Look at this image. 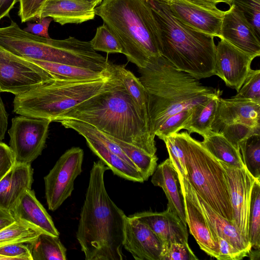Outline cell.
<instances>
[{
    "mask_svg": "<svg viewBox=\"0 0 260 260\" xmlns=\"http://www.w3.org/2000/svg\"><path fill=\"white\" fill-rule=\"evenodd\" d=\"M109 168L93 162L82 206L76 238L86 260H122L127 216L110 198L104 174Z\"/></svg>",
    "mask_w": 260,
    "mask_h": 260,
    "instance_id": "6da1fadb",
    "label": "cell"
},
{
    "mask_svg": "<svg viewBox=\"0 0 260 260\" xmlns=\"http://www.w3.org/2000/svg\"><path fill=\"white\" fill-rule=\"evenodd\" d=\"M65 119L83 121L150 155H156L155 136L149 119L135 105L122 81L77 105L54 121Z\"/></svg>",
    "mask_w": 260,
    "mask_h": 260,
    "instance_id": "7a4b0ae2",
    "label": "cell"
},
{
    "mask_svg": "<svg viewBox=\"0 0 260 260\" xmlns=\"http://www.w3.org/2000/svg\"><path fill=\"white\" fill-rule=\"evenodd\" d=\"M138 69L139 79L147 93L150 124L154 135L169 117L222 94L219 88L204 85L199 79L178 70L161 55Z\"/></svg>",
    "mask_w": 260,
    "mask_h": 260,
    "instance_id": "3957f363",
    "label": "cell"
},
{
    "mask_svg": "<svg viewBox=\"0 0 260 260\" xmlns=\"http://www.w3.org/2000/svg\"><path fill=\"white\" fill-rule=\"evenodd\" d=\"M95 14L117 39L122 54L138 68L160 53V31L145 0H103Z\"/></svg>",
    "mask_w": 260,
    "mask_h": 260,
    "instance_id": "277c9868",
    "label": "cell"
},
{
    "mask_svg": "<svg viewBox=\"0 0 260 260\" xmlns=\"http://www.w3.org/2000/svg\"><path fill=\"white\" fill-rule=\"evenodd\" d=\"M147 1L159 25L161 55L198 79L215 75L214 37L180 22L161 0Z\"/></svg>",
    "mask_w": 260,
    "mask_h": 260,
    "instance_id": "5b68a950",
    "label": "cell"
},
{
    "mask_svg": "<svg viewBox=\"0 0 260 260\" xmlns=\"http://www.w3.org/2000/svg\"><path fill=\"white\" fill-rule=\"evenodd\" d=\"M122 83L119 65L106 77L87 80H52L15 95L13 112L51 122L89 98Z\"/></svg>",
    "mask_w": 260,
    "mask_h": 260,
    "instance_id": "8992f818",
    "label": "cell"
},
{
    "mask_svg": "<svg viewBox=\"0 0 260 260\" xmlns=\"http://www.w3.org/2000/svg\"><path fill=\"white\" fill-rule=\"evenodd\" d=\"M174 134L184 153L186 171L185 178L211 208L233 221L226 174L220 162L187 132Z\"/></svg>",
    "mask_w": 260,
    "mask_h": 260,
    "instance_id": "52a82bcc",
    "label": "cell"
},
{
    "mask_svg": "<svg viewBox=\"0 0 260 260\" xmlns=\"http://www.w3.org/2000/svg\"><path fill=\"white\" fill-rule=\"evenodd\" d=\"M0 46L11 53L25 59L74 65L78 48L71 37L55 40L24 31L13 20L0 27Z\"/></svg>",
    "mask_w": 260,
    "mask_h": 260,
    "instance_id": "ba28073f",
    "label": "cell"
},
{
    "mask_svg": "<svg viewBox=\"0 0 260 260\" xmlns=\"http://www.w3.org/2000/svg\"><path fill=\"white\" fill-rule=\"evenodd\" d=\"M211 131L223 135L239 150L241 142L260 135V102L220 97Z\"/></svg>",
    "mask_w": 260,
    "mask_h": 260,
    "instance_id": "9c48e42d",
    "label": "cell"
},
{
    "mask_svg": "<svg viewBox=\"0 0 260 260\" xmlns=\"http://www.w3.org/2000/svg\"><path fill=\"white\" fill-rule=\"evenodd\" d=\"M51 122L47 119L23 115L12 119L8 131L9 147L16 162L31 164L41 155L46 145Z\"/></svg>",
    "mask_w": 260,
    "mask_h": 260,
    "instance_id": "30bf717a",
    "label": "cell"
},
{
    "mask_svg": "<svg viewBox=\"0 0 260 260\" xmlns=\"http://www.w3.org/2000/svg\"><path fill=\"white\" fill-rule=\"evenodd\" d=\"M84 151L79 147L66 150L44 177L45 198L49 210L54 211L70 197L74 181L82 172Z\"/></svg>",
    "mask_w": 260,
    "mask_h": 260,
    "instance_id": "8fae6325",
    "label": "cell"
},
{
    "mask_svg": "<svg viewBox=\"0 0 260 260\" xmlns=\"http://www.w3.org/2000/svg\"><path fill=\"white\" fill-rule=\"evenodd\" d=\"M180 22L197 31L220 38L225 11L194 0H161Z\"/></svg>",
    "mask_w": 260,
    "mask_h": 260,
    "instance_id": "7c38bea8",
    "label": "cell"
},
{
    "mask_svg": "<svg viewBox=\"0 0 260 260\" xmlns=\"http://www.w3.org/2000/svg\"><path fill=\"white\" fill-rule=\"evenodd\" d=\"M52 80L39 66L24 58L0 57V91L15 95L25 92L43 83Z\"/></svg>",
    "mask_w": 260,
    "mask_h": 260,
    "instance_id": "4fadbf2b",
    "label": "cell"
},
{
    "mask_svg": "<svg viewBox=\"0 0 260 260\" xmlns=\"http://www.w3.org/2000/svg\"><path fill=\"white\" fill-rule=\"evenodd\" d=\"M220 162L226 174L233 209V221L241 234L249 241L248 216L251 190L255 179L245 167L235 168Z\"/></svg>",
    "mask_w": 260,
    "mask_h": 260,
    "instance_id": "5bb4252c",
    "label": "cell"
},
{
    "mask_svg": "<svg viewBox=\"0 0 260 260\" xmlns=\"http://www.w3.org/2000/svg\"><path fill=\"white\" fill-rule=\"evenodd\" d=\"M255 55L244 52L220 39L216 45L215 74L225 85L239 91L251 69Z\"/></svg>",
    "mask_w": 260,
    "mask_h": 260,
    "instance_id": "9a60e30c",
    "label": "cell"
},
{
    "mask_svg": "<svg viewBox=\"0 0 260 260\" xmlns=\"http://www.w3.org/2000/svg\"><path fill=\"white\" fill-rule=\"evenodd\" d=\"M58 122L83 136L91 150L111 170L113 174L127 180L143 183L144 179L139 170L127 163L100 142L85 126L82 121L65 119Z\"/></svg>",
    "mask_w": 260,
    "mask_h": 260,
    "instance_id": "2e32d148",
    "label": "cell"
},
{
    "mask_svg": "<svg viewBox=\"0 0 260 260\" xmlns=\"http://www.w3.org/2000/svg\"><path fill=\"white\" fill-rule=\"evenodd\" d=\"M123 247L136 260H160L163 245L152 230L145 223L127 216Z\"/></svg>",
    "mask_w": 260,
    "mask_h": 260,
    "instance_id": "e0dca14e",
    "label": "cell"
},
{
    "mask_svg": "<svg viewBox=\"0 0 260 260\" xmlns=\"http://www.w3.org/2000/svg\"><path fill=\"white\" fill-rule=\"evenodd\" d=\"M222 39L238 49L255 55H260V37L242 12L235 5L225 11L220 29Z\"/></svg>",
    "mask_w": 260,
    "mask_h": 260,
    "instance_id": "ac0fdd59",
    "label": "cell"
},
{
    "mask_svg": "<svg viewBox=\"0 0 260 260\" xmlns=\"http://www.w3.org/2000/svg\"><path fill=\"white\" fill-rule=\"evenodd\" d=\"M184 197L186 223L200 248L208 255L217 258V245L210 226L197 202L191 187L185 178L180 179Z\"/></svg>",
    "mask_w": 260,
    "mask_h": 260,
    "instance_id": "d6986e66",
    "label": "cell"
},
{
    "mask_svg": "<svg viewBox=\"0 0 260 260\" xmlns=\"http://www.w3.org/2000/svg\"><path fill=\"white\" fill-rule=\"evenodd\" d=\"M131 215L152 230L161 242L163 248L173 243H188L187 225L168 208L161 212L144 211Z\"/></svg>",
    "mask_w": 260,
    "mask_h": 260,
    "instance_id": "ffe728a7",
    "label": "cell"
},
{
    "mask_svg": "<svg viewBox=\"0 0 260 260\" xmlns=\"http://www.w3.org/2000/svg\"><path fill=\"white\" fill-rule=\"evenodd\" d=\"M95 6L82 0H46L37 19L50 17L61 25L80 24L94 19Z\"/></svg>",
    "mask_w": 260,
    "mask_h": 260,
    "instance_id": "44dd1931",
    "label": "cell"
},
{
    "mask_svg": "<svg viewBox=\"0 0 260 260\" xmlns=\"http://www.w3.org/2000/svg\"><path fill=\"white\" fill-rule=\"evenodd\" d=\"M151 182L161 187L168 199L169 209L187 225L184 197L178 173L169 157L156 167Z\"/></svg>",
    "mask_w": 260,
    "mask_h": 260,
    "instance_id": "7402d4cb",
    "label": "cell"
},
{
    "mask_svg": "<svg viewBox=\"0 0 260 260\" xmlns=\"http://www.w3.org/2000/svg\"><path fill=\"white\" fill-rule=\"evenodd\" d=\"M30 164L16 162L0 180V208L11 212L24 192L31 189Z\"/></svg>",
    "mask_w": 260,
    "mask_h": 260,
    "instance_id": "603a6c76",
    "label": "cell"
},
{
    "mask_svg": "<svg viewBox=\"0 0 260 260\" xmlns=\"http://www.w3.org/2000/svg\"><path fill=\"white\" fill-rule=\"evenodd\" d=\"M10 212L16 221L30 225L42 233L59 236L51 217L31 189L24 192Z\"/></svg>",
    "mask_w": 260,
    "mask_h": 260,
    "instance_id": "cb8c5ba5",
    "label": "cell"
},
{
    "mask_svg": "<svg viewBox=\"0 0 260 260\" xmlns=\"http://www.w3.org/2000/svg\"><path fill=\"white\" fill-rule=\"evenodd\" d=\"M191 188L210 230L234 247L248 254L251 249V244L241 234L234 222L214 210Z\"/></svg>",
    "mask_w": 260,
    "mask_h": 260,
    "instance_id": "d4e9b609",
    "label": "cell"
},
{
    "mask_svg": "<svg viewBox=\"0 0 260 260\" xmlns=\"http://www.w3.org/2000/svg\"><path fill=\"white\" fill-rule=\"evenodd\" d=\"M203 137L204 140L201 143L217 160L231 167H244L239 150L223 135L210 131Z\"/></svg>",
    "mask_w": 260,
    "mask_h": 260,
    "instance_id": "484cf974",
    "label": "cell"
},
{
    "mask_svg": "<svg viewBox=\"0 0 260 260\" xmlns=\"http://www.w3.org/2000/svg\"><path fill=\"white\" fill-rule=\"evenodd\" d=\"M221 95H215L194 106L183 129H186L189 134L196 133L202 137L211 131L217 101Z\"/></svg>",
    "mask_w": 260,
    "mask_h": 260,
    "instance_id": "4316f807",
    "label": "cell"
},
{
    "mask_svg": "<svg viewBox=\"0 0 260 260\" xmlns=\"http://www.w3.org/2000/svg\"><path fill=\"white\" fill-rule=\"evenodd\" d=\"M27 244L32 260L67 259V249L59 236L41 233L36 239Z\"/></svg>",
    "mask_w": 260,
    "mask_h": 260,
    "instance_id": "83f0119b",
    "label": "cell"
},
{
    "mask_svg": "<svg viewBox=\"0 0 260 260\" xmlns=\"http://www.w3.org/2000/svg\"><path fill=\"white\" fill-rule=\"evenodd\" d=\"M248 239L251 249H260V180L253 184L248 216Z\"/></svg>",
    "mask_w": 260,
    "mask_h": 260,
    "instance_id": "f1b7e54d",
    "label": "cell"
},
{
    "mask_svg": "<svg viewBox=\"0 0 260 260\" xmlns=\"http://www.w3.org/2000/svg\"><path fill=\"white\" fill-rule=\"evenodd\" d=\"M244 167L255 179L260 180V135H254L239 144Z\"/></svg>",
    "mask_w": 260,
    "mask_h": 260,
    "instance_id": "f546056e",
    "label": "cell"
},
{
    "mask_svg": "<svg viewBox=\"0 0 260 260\" xmlns=\"http://www.w3.org/2000/svg\"><path fill=\"white\" fill-rule=\"evenodd\" d=\"M119 70L124 88L135 105L149 119L148 96L143 84L139 78L124 66L119 65Z\"/></svg>",
    "mask_w": 260,
    "mask_h": 260,
    "instance_id": "4dcf8cb0",
    "label": "cell"
},
{
    "mask_svg": "<svg viewBox=\"0 0 260 260\" xmlns=\"http://www.w3.org/2000/svg\"><path fill=\"white\" fill-rule=\"evenodd\" d=\"M42 233L21 222L15 221L0 231V246L14 243H29Z\"/></svg>",
    "mask_w": 260,
    "mask_h": 260,
    "instance_id": "1f68e13d",
    "label": "cell"
},
{
    "mask_svg": "<svg viewBox=\"0 0 260 260\" xmlns=\"http://www.w3.org/2000/svg\"><path fill=\"white\" fill-rule=\"evenodd\" d=\"M90 42L92 48L96 51L122 53L120 44L104 23L97 28L95 35Z\"/></svg>",
    "mask_w": 260,
    "mask_h": 260,
    "instance_id": "d6a6232c",
    "label": "cell"
},
{
    "mask_svg": "<svg viewBox=\"0 0 260 260\" xmlns=\"http://www.w3.org/2000/svg\"><path fill=\"white\" fill-rule=\"evenodd\" d=\"M231 98L260 102V70L251 69L237 94Z\"/></svg>",
    "mask_w": 260,
    "mask_h": 260,
    "instance_id": "836d02e7",
    "label": "cell"
},
{
    "mask_svg": "<svg viewBox=\"0 0 260 260\" xmlns=\"http://www.w3.org/2000/svg\"><path fill=\"white\" fill-rule=\"evenodd\" d=\"M165 143L166 148L174 167L176 169L179 179L185 178L186 171L184 155L181 146L174 134H172L161 139Z\"/></svg>",
    "mask_w": 260,
    "mask_h": 260,
    "instance_id": "e575fe53",
    "label": "cell"
},
{
    "mask_svg": "<svg viewBox=\"0 0 260 260\" xmlns=\"http://www.w3.org/2000/svg\"><path fill=\"white\" fill-rule=\"evenodd\" d=\"M260 37V0H232Z\"/></svg>",
    "mask_w": 260,
    "mask_h": 260,
    "instance_id": "d590c367",
    "label": "cell"
},
{
    "mask_svg": "<svg viewBox=\"0 0 260 260\" xmlns=\"http://www.w3.org/2000/svg\"><path fill=\"white\" fill-rule=\"evenodd\" d=\"M191 110L192 109L184 111L168 118L155 132V136H157L161 140L163 138L172 134L178 133L183 128L186 122L189 119Z\"/></svg>",
    "mask_w": 260,
    "mask_h": 260,
    "instance_id": "8d00e7d4",
    "label": "cell"
},
{
    "mask_svg": "<svg viewBox=\"0 0 260 260\" xmlns=\"http://www.w3.org/2000/svg\"><path fill=\"white\" fill-rule=\"evenodd\" d=\"M188 243H173L163 248L160 260H197Z\"/></svg>",
    "mask_w": 260,
    "mask_h": 260,
    "instance_id": "74e56055",
    "label": "cell"
},
{
    "mask_svg": "<svg viewBox=\"0 0 260 260\" xmlns=\"http://www.w3.org/2000/svg\"><path fill=\"white\" fill-rule=\"evenodd\" d=\"M19 243L0 246V260H32L28 245Z\"/></svg>",
    "mask_w": 260,
    "mask_h": 260,
    "instance_id": "f35d334b",
    "label": "cell"
},
{
    "mask_svg": "<svg viewBox=\"0 0 260 260\" xmlns=\"http://www.w3.org/2000/svg\"><path fill=\"white\" fill-rule=\"evenodd\" d=\"M213 239L217 245L218 260H240L248 256V253L232 245L225 239L219 237L211 230Z\"/></svg>",
    "mask_w": 260,
    "mask_h": 260,
    "instance_id": "ab89813d",
    "label": "cell"
},
{
    "mask_svg": "<svg viewBox=\"0 0 260 260\" xmlns=\"http://www.w3.org/2000/svg\"><path fill=\"white\" fill-rule=\"evenodd\" d=\"M46 0H19L18 16L21 22L37 19Z\"/></svg>",
    "mask_w": 260,
    "mask_h": 260,
    "instance_id": "60d3db41",
    "label": "cell"
},
{
    "mask_svg": "<svg viewBox=\"0 0 260 260\" xmlns=\"http://www.w3.org/2000/svg\"><path fill=\"white\" fill-rule=\"evenodd\" d=\"M15 163V160L9 146L0 142V180Z\"/></svg>",
    "mask_w": 260,
    "mask_h": 260,
    "instance_id": "b9f144b4",
    "label": "cell"
},
{
    "mask_svg": "<svg viewBox=\"0 0 260 260\" xmlns=\"http://www.w3.org/2000/svg\"><path fill=\"white\" fill-rule=\"evenodd\" d=\"M52 20L50 17L41 18L36 23H27V26L23 30L37 36L50 38L48 28Z\"/></svg>",
    "mask_w": 260,
    "mask_h": 260,
    "instance_id": "7bdbcfd3",
    "label": "cell"
},
{
    "mask_svg": "<svg viewBox=\"0 0 260 260\" xmlns=\"http://www.w3.org/2000/svg\"><path fill=\"white\" fill-rule=\"evenodd\" d=\"M8 115L6 111L4 104L0 93V142L5 138V133L8 127Z\"/></svg>",
    "mask_w": 260,
    "mask_h": 260,
    "instance_id": "ee69618b",
    "label": "cell"
},
{
    "mask_svg": "<svg viewBox=\"0 0 260 260\" xmlns=\"http://www.w3.org/2000/svg\"><path fill=\"white\" fill-rule=\"evenodd\" d=\"M19 0H0V20L8 16Z\"/></svg>",
    "mask_w": 260,
    "mask_h": 260,
    "instance_id": "f6af8a7d",
    "label": "cell"
},
{
    "mask_svg": "<svg viewBox=\"0 0 260 260\" xmlns=\"http://www.w3.org/2000/svg\"><path fill=\"white\" fill-rule=\"evenodd\" d=\"M15 221L10 212L0 208V231Z\"/></svg>",
    "mask_w": 260,
    "mask_h": 260,
    "instance_id": "bcb514c9",
    "label": "cell"
},
{
    "mask_svg": "<svg viewBox=\"0 0 260 260\" xmlns=\"http://www.w3.org/2000/svg\"><path fill=\"white\" fill-rule=\"evenodd\" d=\"M198 2L206 4L208 5L217 6V5L220 3H225L229 6L231 5V3L228 0H194Z\"/></svg>",
    "mask_w": 260,
    "mask_h": 260,
    "instance_id": "7dc6e473",
    "label": "cell"
},
{
    "mask_svg": "<svg viewBox=\"0 0 260 260\" xmlns=\"http://www.w3.org/2000/svg\"><path fill=\"white\" fill-rule=\"evenodd\" d=\"M82 1H87V2H90V3H93L95 6H96L99 4H100L102 3L103 0H82Z\"/></svg>",
    "mask_w": 260,
    "mask_h": 260,
    "instance_id": "c3c4849f",
    "label": "cell"
},
{
    "mask_svg": "<svg viewBox=\"0 0 260 260\" xmlns=\"http://www.w3.org/2000/svg\"><path fill=\"white\" fill-rule=\"evenodd\" d=\"M230 3L231 4L232 3V0H228Z\"/></svg>",
    "mask_w": 260,
    "mask_h": 260,
    "instance_id": "681fc988",
    "label": "cell"
},
{
    "mask_svg": "<svg viewBox=\"0 0 260 260\" xmlns=\"http://www.w3.org/2000/svg\"><path fill=\"white\" fill-rule=\"evenodd\" d=\"M145 1H148V0H145Z\"/></svg>",
    "mask_w": 260,
    "mask_h": 260,
    "instance_id": "f907efd6",
    "label": "cell"
},
{
    "mask_svg": "<svg viewBox=\"0 0 260 260\" xmlns=\"http://www.w3.org/2000/svg\"><path fill=\"white\" fill-rule=\"evenodd\" d=\"M1 91H0V93H1Z\"/></svg>",
    "mask_w": 260,
    "mask_h": 260,
    "instance_id": "816d5d0a",
    "label": "cell"
}]
</instances>
